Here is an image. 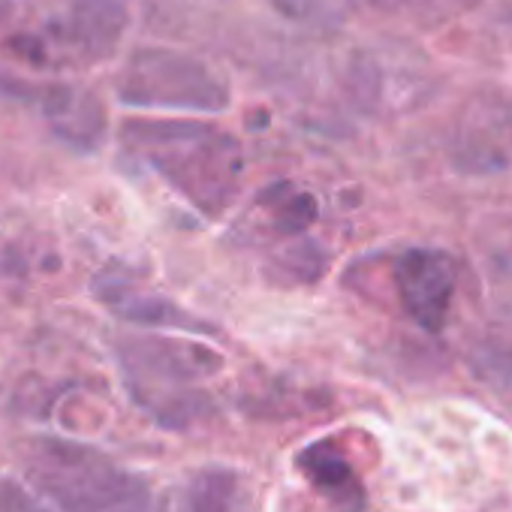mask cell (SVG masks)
<instances>
[{"label":"cell","instance_id":"9","mask_svg":"<svg viewBox=\"0 0 512 512\" xmlns=\"http://www.w3.org/2000/svg\"><path fill=\"white\" fill-rule=\"evenodd\" d=\"M458 284V266L449 253L434 247H413L395 263V287L404 311L425 332H440Z\"/></svg>","mask_w":512,"mask_h":512},{"label":"cell","instance_id":"5","mask_svg":"<svg viewBox=\"0 0 512 512\" xmlns=\"http://www.w3.org/2000/svg\"><path fill=\"white\" fill-rule=\"evenodd\" d=\"M115 94L133 109L214 115L229 106V88L223 79H217L202 61L160 46L136 49L124 61L115 79Z\"/></svg>","mask_w":512,"mask_h":512},{"label":"cell","instance_id":"18","mask_svg":"<svg viewBox=\"0 0 512 512\" xmlns=\"http://www.w3.org/2000/svg\"><path fill=\"white\" fill-rule=\"evenodd\" d=\"M13 13V0H0V25H4Z\"/></svg>","mask_w":512,"mask_h":512},{"label":"cell","instance_id":"12","mask_svg":"<svg viewBox=\"0 0 512 512\" xmlns=\"http://www.w3.org/2000/svg\"><path fill=\"white\" fill-rule=\"evenodd\" d=\"M178 512H247V491L235 470L205 467L181 491Z\"/></svg>","mask_w":512,"mask_h":512},{"label":"cell","instance_id":"14","mask_svg":"<svg viewBox=\"0 0 512 512\" xmlns=\"http://www.w3.org/2000/svg\"><path fill=\"white\" fill-rule=\"evenodd\" d=\"M260 202L269 208L272 226L278 232H287V235H296L317 220V199L305 190L290 187V184L266 190Z\"/></svg>","mask_w":512,"mask_h":512},{"label":"cell","instance_id":"6","mask_svg":"<svg viewBox=\"0 0 512 512\" xmlns=\"http://www.w3.org/2000/svg\"><path fill=\"white\" fill-rule=\"evenodd\" d=\"M347 91L368 112L410 109L431 91L428 61L395 43L359 49L347 67Z\"/></svg>","mask_w":512,"mask_h":512},{"label":"cell","instance_id":"17","mask_svg":"<svg viewBox=\"0 0 512 512\" xmlns=\"http://www.w3.org/2000/svg\"><path fill=\"white\" fill-rule=\"evenodd\" d=\"M371 4L392 13H446L461 7V0H371Z\"/></svg>","mask_w":512,"mask_h":512},{"label":"cell","instance_id":"11","mask_svg":"<svg viewBox=\"0 0 512 512\" xmlns=\"http://www.w3.org/2000/svg\"><path fill=\"white\" fill-rule=\"evenodd\" d=\"M299 470L305 473V479L326 494L338 509L344 512H359L365 506V491L362 482L353 470V464L344 458L341 446L335 440H320L311 443L308 449L299 452L296 458Z\"/></svg>","mask_w":512,"mask_h":512},{"label":"cell","instance_id":"16","mask_svg":"<svg viewBox=\"0 0 512 512\" xmlns=\"http://www.w3.org/2000/svg\"><path fill=\"white\" fill-rule=\"evenodd\" d=\"M0 512H49V509L22 482L0 479Z\"/></svg>","mask_w":512,"mask_h":512},{"label":"cell","instance_id":"2","mask_svg":"<svg viewBox=\"0 0 512 512\" xmlns=\"http://www.w3.org/2000/svg\"><path fill=\"white\" fill-rule=\"evenodd\" d=\"M115 356L130 398L163 428H187L211 407L205 380L223 365L211 347L148 332L118 335Z\"/></svg>","mask_w":512,"mask_h":512},{"label":"cell","instance_id":"15","mask_svg":"<svg viewBox=\"0 0 512 512\" xmlns=\"http://www.w3.org/2000/svg\"><path fill=\"white\" fill-rule=\"evenodd\" d=\"M470 365L479 380L512 392V344H482L470 356Z\"/></svg>","mask_w":512,"mask_h":512},{"label":"cell","instance_id":"4","mask_svg":"<svg viewBox=\"0 0 512 512\" xmlns=\"http://www.w3.org/2000/svg\"><path fill=\"white\" fill-rule=\"evenodd\" d=\"M25 467L31 485L58 512H148L145 485L88 443L40 437Z\"/></svg>","mask_w":512,"mask_h":512},{"label":"cell","instance_id":"10","mask_svg":"<svg viewBox=\"0 0 512 512\" xmlns=\"http://www.w3.org/2000/svg\"><path fill=\"white\" fill-rule=\"evenodd\" d=\"M97 299L115 311L118 317L130 320V323H142V326H163V329H181V332H202L205 326L199 320H193L190 314H184L178 305L166 302L163 296H154L148 290H139L133 281L118 278V275H106L97 281Z\"/></svg>","mask_w":512,"mask_h":512},{"label":"cell","instance_id":"8","mask_svg":"<svg viewBox=\"0 0 512 512\" xmlns=\"http://www.w3.org/2000/svg\"><path fill=\"white\" fill-rule=\"evenodd\" d=\"M452 163L470 175H494L512 166V97L482 91L464 103L452 130Z\"/></svg>","mask_w":512,"mask_h":512},{"label":"cell","instance_id":"3","mask_svg":"<svg viewBox=\"0 0 512 512\" xmlns=\"http://www.w3.org/2000/svg\"><path fill=\"white\" fill-rule=\"evenodd\" d=\"M124 31L121 0H31L4 49L37 70H79L106 61Z\"/></svg>","mask_w":512,"mask_h":512},{"label":"cell","instance_id":"1","mask_svg":"<svg viewBox=\"0 0 512 512\" xmlns=\"http://www.w3.org/2000/svg\"><path fill=\"white\" fill-rule=\"evenodd\" d=\"M121 142L205 217H220L241 190L244 151L220 127L136 118L121 127Z\"/></svg>","mask_w":512,"mask_h":512},{"label":"cell","instance_id":"13","mask_svg":"<svg viewBox=\"0 0 512 512\" xmlns=\"http://www.w3.org/2000/svg\"><path fill=\"white\" fill-rule=\"evenodd\" d=\"M266 4L287 22L317 34L338 31L350 13V0H266Z\"/></svg>","mask_w":512,"mask_h":512},{"label":"cell","instance_id":"7","mask_svg":"<svg viewBox=\"0 0 512 512\" xmlns=\"http://www.w3.org/2000/svg\"><path fill=\"white\" fill-rule=\"evenodd\" d=\"M0 97H7L19 106L34 109L49 130L76 151H97L106 139V109L103 103L67 82H25V79H0Z\"/></svg>","mask_w":512,"mask_h":512}]
</instances>
